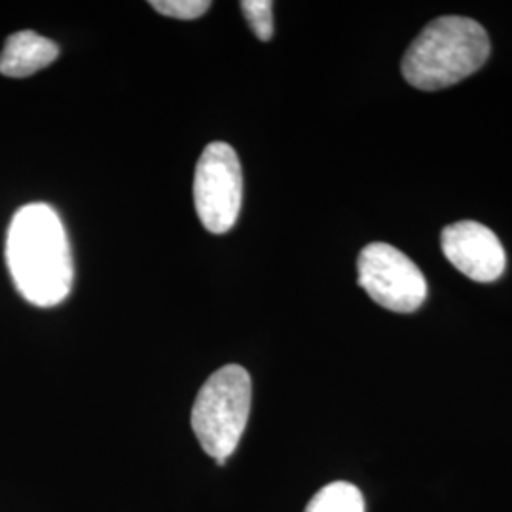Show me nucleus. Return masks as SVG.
Segmentation results:
<instances>
[{
  "instance_id": "obj_3",
  "label": "nucleus",
  "mask_w": 512,
  "mask_h": 512,
  "mask_svg": "<svg viewBox=\"0 0 512 512\" xmlns=\"http://www.w3.org/2000/svg\"><path fill=\"white\" fill-rule=\"evenodd\" d=\"M251 376L226 365L203 384L192 408V429L203 450L224 465L238 448L251 412Z\"/></svg>"
},
{
  "instance_id": "obj_10",
  "label": "nucleus",
  "mask_w": 512,
  "mask_h": 512,
  "mask_svg": "<svg viewBox=\"0 0 512 512\" xmlns=\"http://www.w3.org/2000/svg\"><path fill=\"white\" fill-rule=\"evenodd\" d=\"M150 6L167 18L190 21V19L202 18L203 14L211 8V2L209 0H152Z\"/></svg>"
},
{
  "instance_id": "obj_8",
  "label": "nucleus",
  "mask_w": 512,
  "mask_h": 512,
  "mask_svg": "<svg viewBox=\"0 0 512 512\" xmlns=\"http://www.w3.org/2000/svg\"><path fill=\"white\" fill-rule=\"evenodd\" d=\"M306 512H365V499L357 486L332 482L311 497Z\"/></svg>"
},
{
  "instance_id": "obj_2",
  "label": "nucleus",
  "mask_w": 512,
  "mask_h": 512,
  "mask_svg": "<svg viewBox=\"0 0 512 512\" xmlns=\"http://www.w3.org/2000/svg\"><path fill=\"white\" fill-rule=\"evenodd\" d=\"M490 50L488 33L475 19H435L406 50L404 80L423 92L450 88L482 69Z\"/></svg>"
},
{
  "instance_id": "obj_7",
  "label": "nucleus",
  "mask_w": 512,
  "mask_h": 512,
  "mask_svg": "<svg viewBox=\"0 0 512 512\" xmlns=\"http://www.w3.org/2000/svg\"><path fill=\"white\" fill-rule=\"evenodd\" d=\"M59 55L57 44L35 31H21L6 40L0 54V74L25 78L52 65Z\"/></svg>"
},
{
  "instance_id": "obj_5",
  "label": "nucleus",
  "mask_w": 512,
  "mask_h": 512,
  "mask_svg": "<svg viewBox=\"0 0 512 512\" xmlns=\"http://www.w3.org/2000/svg\"><path fill=\"white\" fill-rule=\"evenodd\" d=\"M359 285L382 308L412 313L427 298V281L420 268L393 245L370 243L357 260Z\"/></svg>"
},
{
  "instance_id": "obj_9",
  "label": "nucleus",
  "mask_w": 512,
  "mask_h": 512,
  "mask_svg": "<svg viewBox=\"0 0 512 512\" xmlns=\"http://www.w3.org/2000/svg\"><path fill=\"white\" fill-rule=\"evenodd\" d=\"M274 2L270 0H243L241 10L258 40L268 42L274 37Z\"/></svg>"
},
{
  "instance_id": "obj_4",
  "label": "nucleus",
  "mask_w": 512,
  "mask_h": 512,
  "mask_svg": "<svg viewBox=\"0 0 512 512\" xmlns=\"http://www.w3.org/2000/svg\"><path fill=\"white\" fill-rule=\"evenodd\" d=\"M243 202V173L236 150L228 143H211L196 165L194 203L203 228L226 234L234 228Z\"/></svg>"
},
{
  "instance_id": "obj_1",
  "label": "nucleus",
  "mask_w": 512,
  "mask_h": 512,
  "mask_svg": "<svg viewBox=\"0 0 512 512\" xmlns=\"http://www.w3.org/2000/svg\"><path fill=\"white\" fill-rule=\"evenodd\" d=\"M6 262L19 294L40 308L63 302L73 287V256L54 207L29 203L10 222Z\"/></svg>"
},
{
  "instance_id": "obj_6",
  "label": "nucleus",
  "mask_w": 512,
  "mask_h": 512,
  "mask_svg": "<svg viewBox=\"0 0 512 512\" xmlns=\"http://www.w3.org/2000/svg\"><path fill=\"white\" fill-rule=\"evenodd\" d=\"M440 245L448 262L473 281L492 283L505 272V249L494 232L480 222L461 220L446 226Z\"/></svg>"
}]
</instances>
